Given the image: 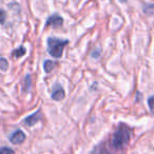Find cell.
Here are the masks:
<instances>
[{
	"mask_svg": "<svg viewBox=\"0 0 154 154\" xmlns=\"http://www.w3.org/2000/svg\"><path fill=\"white\" fill-rule=\"evenodd\" d=\"M30 88H31V76L30 75H26L23 82V92H28L30 90Z\"/></svg>",
	"mask_w": 154,
	"mask_h": 154,
	"instance_id": "9c48e42d",
	"label": "cell"
},
{
	"mask_svg": "<svg viewBox=\"0 0 154 154\" xmlns=\"http://www.w3.org/2000/svg\"><path fill=\"white\" fill-rule=\"evenodd\" d=\"M64 90L62 89V87L60 85H55L53 89V92H52V99L56 101H60L64 98Z\"/></svg>",
	"mask_w": 154,
	"mask_h": 154,
	"instance_id": "8992f818",
	"label": "cell"
},
{
	"mask_svg": "<svg viewBox=\"0 0 154 154\" xmlns=\"http://www.w3.org/2000/svg\"><path fill=\"white\" fill-rule=\"evenodd\" d=\"M69 41L68 40H62L59 38H53L50 37L48 39V52L50 55H52L55 58H60L63 53V49Z\"/></svg>",
	"mask_w": 154,
	"mask_h": 154,
	"instance_id": "7a4b0ae2",
	"label": "cell"
},
{
	"mask_svg": "<svg viewBox=\"0 0 154 154\" xmlns=\"http://www.w3.org/2000/svg\"><path fill=\"white\" fill-rule=\"evenodd\" d=\"M41 117H42V113H41L40 110H38V111L35 112L34 114H32V115H30L29 117H26V119L23 120V122L26 126L32 127V126H34L36 122H38L39 120L41 119Z\"/></svg>",
	"mask_w": 154,
	"mask_h": 154,
	"instance_id": "277c9868",
	"label": "cell"
},
{
	"mask_svg": "<svg viewBox=\"0 0 154 154\" xmlns=\"http://www.w3.org/2000/svg\"><path fill=\"white\" fill-rule=\"evenodd\" d=\"M5 18H7V13L2 10H0V23H3L5 21Z\"/></svg>",
	"mask_w": 154,
	"mask_h": 154,
	"instance_id": "4fadbf2b",
	"label": "cell"
},
{
	"mask_svg": "<svg viewBox=\"0 0 154 154\" xmlns=\"http://www.w3.org/2000/svg\"><path fill=\"white\" fill-rule=\"evenodd\" d=\"M62 24H63V18L58 14H54V15L50 16L45 22V26H53L54 28H60V26H62Z\"/></svg>",
	"mask_w": 154,
	"mask_h": 154,
	"instance_id": "3957f363",
	"label": "cell"
},
{
	"mask_svg": "<svg viewBox=\"0 0 154 154\" xmlns=\"http://www.w3.org/2000/svg\"><path fill=\"white\" fill-rule=\"evenodd\" d=\"M9 68V62L5 58H0V70L1 71H7Z\"/></svg>",
	"mask_w": 154,
	"mask_h": 154,
	"instance_id": "30bf717a",
	"label": "cell"
},
{
	"mask_svg": "<svg viewBox=\"0 0 154 154\" xmlns=\"http://www.w3.org/2000/svg\"><path fill=\"white\" fill-rule=\"evenodd\" d=\"M98 55H99V53H93V54H92L93 57H95V56H98Z\"/></svg>",
	"mask_w": 154,
	"mask_h": 154,
	"instance_id": "5bb4252c",
	"label": "cell"
},
{
	"mask_svg": "<svg viewBox=\"0 0 154 154\" xmlns=\"http://www.w3.org/2000/svg\"><path fill=\"white\" fill-rule=\"evenodd\" d=\"M10 140H11V143H14V145H20V143H22L26 140V134H24L21 130H17L12 134Z\"/></svg>",
	"mask_w": 154,
	"mask_h": 154,
	"instance_id": "5b68a950",
	"label": "cell"
},
{
	"mask_svg": "<svg viewBox=\"0 0 154 154\" xmlns=\"http://www.w3.org/2000/svg\"><path fill=\"white\" fill-rule=\"evenodd\" d=\"M131 140V129L120 124L105 143L95 148L93 154H124Z\"/></svg>",
	"mask_w": 154,
	"mask_h": 154,
	"instance_id": "6da1fadb",
	"label": "cell"
},
{
	"mask_svg": "<svg viewBox=\"0 0 154 154\" xmlns=\"http://www.w3.org/2000/svg\"><path fill=\"white\" fill-rule=\"evenodd\" d=\"M0 154H14V150L8 147H0Z\"/></svg>",
	"mask_w": 154,
	"mask_h": 154,
	"instance_id": "8fae6325",
	"label": "cell"
},
{
	"mask_svg": "<svg viewBox=\"0 0 154 154\" xmlns=\"http://www.w3.org/2000/svg\"><path fill=\"white\" fill-rule=\"evenodd\" d=\"M26 53V48L20 47V48H18V49L14 50V51H13V56H14V57H16V58H19V57H21V56H23Z\"/></svg>",
	"mask_w": 154,
	"mask_h": 154,
	"instance_id": "ba28073f",
	"label": "cell"
},
{
	"mask_svg": "<svg viewBox=\"0 0 154 154\" xmlns=\"http://www.w3.org/2000/svg\"><path fill=\"white\" fill-rule=\"evenodd\" d=\"M56 62L53 60H45V63H43V69H45V73H50L53 71V69L56 66Z\"/></svg>",
	"mask_w": 154,
	"mask_h": 154,
	"instance_id": "52a82bcc",
	"label": "cell"
},
{
	"mask_svg": "<svg viewBox=\"0 0 154 154\" xmlns=\"http://www.w3.org/2000/svg\"><path fill=\"white\" fill-rule=\"evenodd\" d=\"M148 105H149V108L152 111V113H154V95L149 97V99H148Z\"/></svg>",
	"mask_w": 154,
	"mask_h": 154,
	"instance_id": "7c38bea8",
	"label": "cell"
}]
</instances>
